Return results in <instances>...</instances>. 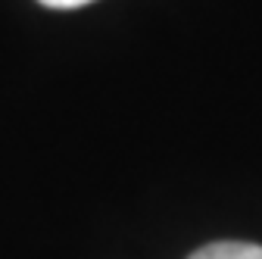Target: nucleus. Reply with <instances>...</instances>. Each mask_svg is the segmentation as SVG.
Masks as SVG:
<instances>
[{"instance_id": "1", "label": "nucleus", "mask_w": 262, "mask_h": 259, "mask_svg": "<svg viewBox=\"0 0 262 259\" xmlns=\"http://www.w3.org/2000/svg\"><path fill=\"white\" fill-rule=\"evenodd\" d=\"M187 259H262V247L256 244H241V241H222V244H206Z\"/></svg>"}, {"instance_id": "2", "label": "nucleus", "mask_w": 262, "mask_h": 259, "mask_svg": "<svg viewBox=\"0 0 262 259\" xmlns=\"http://www.w3.org/2000/svg\"><path fill=\"white\" fill-rule=\"evenodd\" d=\"M44 7H53V10H75V7H84L91 0H41Z\"/></svg>"}]
</instances>
